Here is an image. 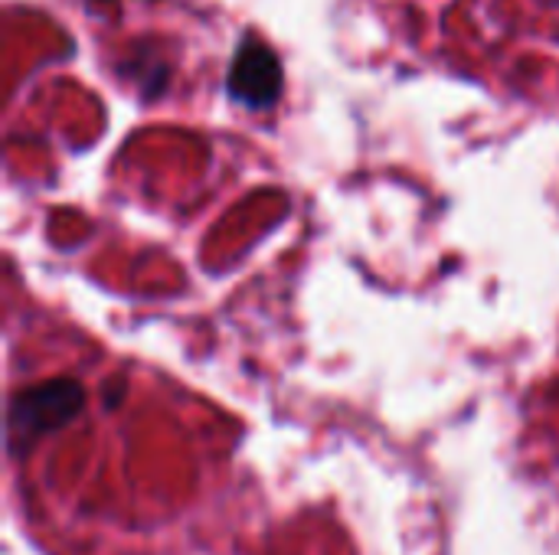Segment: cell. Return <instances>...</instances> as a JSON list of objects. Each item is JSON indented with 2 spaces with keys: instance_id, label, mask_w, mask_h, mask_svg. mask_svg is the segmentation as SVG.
I'll return each instance as SVG.
<instances>
[{
  "instance_id": "obj_1",
  "label": "cell",
  "mask_w": 559,
  "mask_h": 555,
  "mask_svg": "<svg viewBox=\"0 0 559 555\" xmlns=\"http://www.w3.org/2000/svg\"><path fill=\"white\" fill-rule=\"evenodd\" d=\"M82 409H85V389L82 383L69 376L43 379L36 386L13 393V399L7 402V422H3L7 455L16 461L26 458L43 438L75 422Z\"/></svg>"
},
{
  "instance_id": "obj_2",
  "label": "cell",
  "mask_w": 559,
  "mask_h": 555,
  "mask_svg": "<svg viewBox=\"0 0 559 555\" xmlns=\"http://www.w3.org/2000/svg\"><path fill=\"white\" fill-rule=\"evenodd\" d=\"M226 88H229L233 101H239L252 111L272 108L285 88V75H282V62L275 56V49L269 43H262L259 36L246 33L233 52L229 72H226Z\"/></svg>"
}]
</instances>
